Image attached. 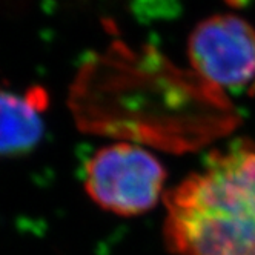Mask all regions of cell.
I'll use <instances>...</instances> for the list:
<instances>
[{"label":"cell","instance_id":"6da1fadb","mask_svg":"<svg viewBox=\"0 0 255 255\" xmlns=\"http://www.w3.org/2000/svg\"><path fill=\"white\" fill-rule=\"evenodd\" d=\"M163 205V240L174 255H255V141L211 154Z\"/></svg>","mask_w":255,"mask_h":255},{"label":"cell","instance_id":"7a4b0ae2","mask_svg":"<svg viewBox=\"0 0 255 255\" xmlns=\"http://www.w3.org/2000/svg\"><path fill=\"white\" fill-rule=\"evenodd\" d=\"M166 169L149 151L132 143L97 149L85 165L83 188L103 211L137 217L165 200Z\"/></svg>","mask_w":255,"mask_h":255},{"label":"cell","instance_id":"3957f363","mask_svg":"<svg viewBox=\"0 0 255 255\" xmlns=\"http://www.w3.org/2000/svg\"><path fill=\"white\" fill-rule=\"evenodd\" d=\"M191 71L217 89L240 88L255 77V29L239 15L217 14L189 34Z\"/></svg>","mask_w":255,"mask_h":255},{"label":"cell","instance_id":"277c9868","mask_svg":"<svg viewBox=\"0 0 255 255\" xmlns=\"http://www.w3.org/2000/svg\"><path fill=\"white\" fill-rule=\"evenodd\" d=\"M46 91H17L0 82V158L22 157L39 146L45 134Z\"/></svg>","mask_w":255,"mask_h":255}]
</instances>
